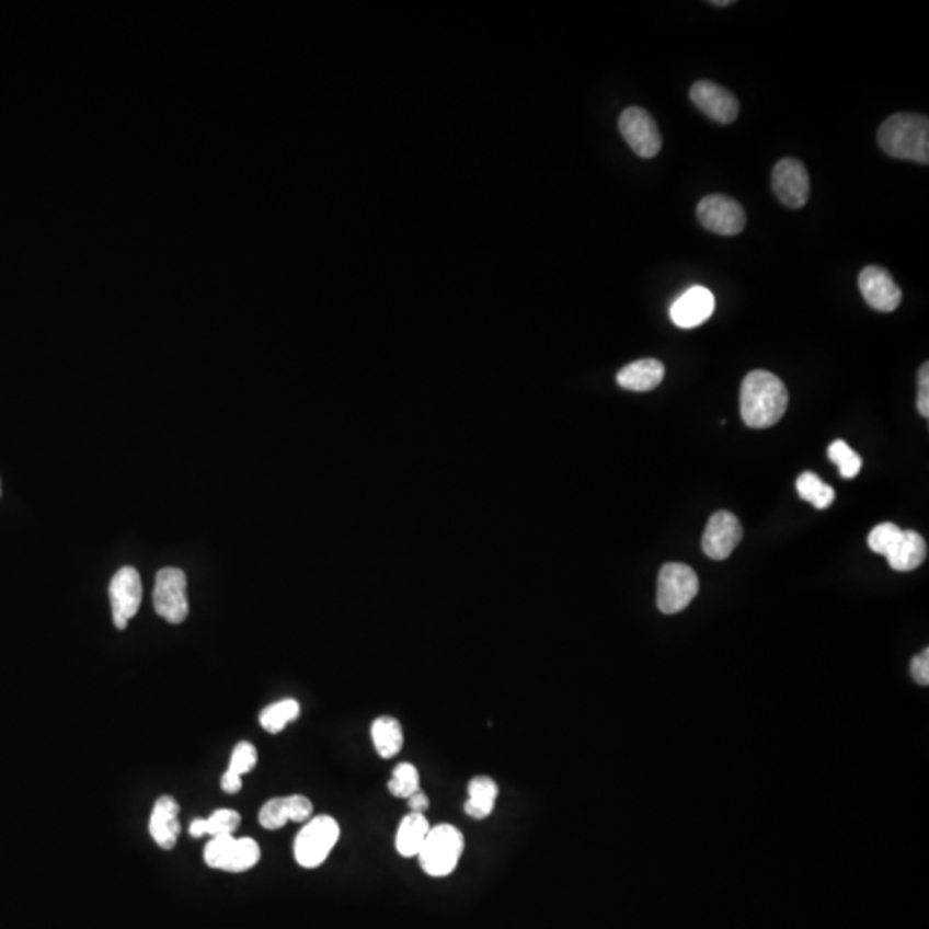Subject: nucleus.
Segmentation results:
<instances>
[{
	"label": "nucleus",
	"mask_w": 929,
	"mask_h": 929,
	"mask_svg": "<svg viewBox=\"0 0 929 929\" xmlns=\"http://www.w3.org/2000/svg\"><path fill=\"white\" fill-rule=\"evenodd\" d=\"M789 406V393L780 377L768 370H753L741 388V417L753 429H768L781 421Z\"/></svg>",
	"instance_id": "obj_1"
},
{
	"label": "nucleus",
	"mask_w": 929,
	"mask_h": 929,
	"mask_svg": "<svg viewBox=\"0 0 929 929\" xmlns=\"http://www.w3.org/2000/svg\"><path fill=\"white\" fill-rule=\"evenodd\" d=\"M883 152L901 161L929 164V121L919 114H894L878 131Z\"/></svg>",
	"instance_id": "obj_2"
},
{
	"label": "nucleus",
	"mask_w": 929,
	"mask_h": 929,
	"mask_svg": "<svg viewBox=\"0 0 929 929\" xmlns=\"http://www.w3.org/2000/svg\"><path fill=\"white\" fill-rule=\"evenodd\" d=\"M463 850V834L455 826L445 823V825L431 828L417 858L425 874L433 878H445L457 870Z\"/></svg>",
	"instance_id": "obj_3"
},
{
	"label": "nucleus",
	"mask_w": 929,
	"mask_h": 929,
	"mask_svg": "<svg viewBox=\"0 0 929 929\" xmlns=\"http://www.w3.org/2000/svg\"><path fill=\"white\" fill-rule=\"evenodd\" d=\"M340 825L331 816L310 819L295 838V859L305 870L319 868L340 840Z\"/></svg>",
	"instance_id": "obj_4"
},
{
	"label": "nucleus",
	"mask_w": 929,
	"mask_h": 929,
	"mask_svg": "<svg viewBox=\"0 0 929 929\" xmlns=\"http://www.w3.org/2000/svg\"><path fill=\"white\" fill-rule=\"evenodd\" d=\"M261 846L253 838L216 837L205 846L204 861L213 870L244 873L261 861Z\"/></svg>",
	"instance_id": "obj_5"
},
{
	"label": "nucleus",
	"mask_w": 929,
	"mask_h": 929,
	"mask_svg": "<svg viewBox=\"0 0 929 929\" xmlns=\"http://www.w3.org/2000/svg\"><path fill=\"white\" fill-rule=\"evenodd\" d=\"M699 593L697 573L684 563H666L657 577L656 603L665 615L680 613Z\"/></svg>",
	"instance_id": "obj_6"
},
{
	"label": "nucleus",
	"mask_w": 929,
	"mask_h": 929,
	"mask_svg": "<svg viewBox=\"0 0 929 929\" xmlns=\"http://www.w3.org/2000/svg\"><path fill=\"white\" fill-rule=\"evenodd\" d=\"M188 581L180 569H162L157 573L153 589V608L157 615L173 626H180L188 617Z\"/></svg>",
	"instance_id": "obj_7"
},
{
	"label": "nucleus",
	"mask_w": 929,
	"mask_h": 929,
	"mask_svg": "<svg viewBox=\"0 0 929 929\" xmlns=\"http://www.w3.org/2000/svg\"><path fill=\"white\" fill-rule=\"evenodd\" d=\"M618 128L630 149L642 159H653L662 150V133L656 121L644 108H626L618 121Z\"/></svg>",
	"instance_id": "obj_8"
},
{
	"label": "nucleus",
	"mask_w": 929,
	"mask_h": 929,
	"mask_svg": "<svg viewBox=\"0 0 929 929\" xmlns=\"http://www.w3.org/2000/svg\"><path fill=\"white\" fill-rule=\"evenodd\" d=\"M697 219L702 228L721 237H735L745 228L744 207L725 195H709L697 205Z\"/></svg>",
	"instance_id": "obj_9"
},
{
	"label": "nucleus",
	"mask_w": 929,
	"mask_h": 929,
	"mask_svg": "<svg viewBox=\"0 0 929 929\" xmlns=\"http://www.w3.org/2000/svg\"><path fill=\"white\" fill-rule=\"evenodd\" d=\"M771 185L778 200L790 209H801L810 200V173L799 159H781L775 165Z\"/></svg>",
	"instance_id": "obj_10"
},
{
	"label": "nucleus",
	"mask_w": 929,
	"mask_h": 929,
	"mask_svg": "<svg viewBox=\"0 0 929 929\" xmlns=\"http://www.w3.org/2000/svg\"><path fill=\"white\" fill-rule=\"evenodd\" d=\"M144 587H141L140 573L133 566H125L114 575L108 585V597L113 606L114 626L116 629L125 630L129 620L135 618L141 605Z\"/></svg>",
	"instance_id": "obj_11"
},
{
	"label": "nucleus",
	"mask_w": 929,
	"mask_h": 929,
	"mask_svg": "<svg viewBox=\"0 0 929 929\" xmlns=\"http://www.w3.org/2000/svg\"><path fill=\"white\" fill-rule=\"evenodd\" d=\"M690 101L709 119L716 121L720 125H732L733 121L738 117V111H741L737 96L720 84L713 83V81H697V83H693L692 89H690Z\"/></svg>",
	"instance_id": "obj_12"
},
{
	"label": "nucleus",
	"mask_w": 929,
	"mask_h": 929,
	"mask_svg": "<svg viewBox=\"0 0 929 929\" xmlns=\"http://www.w3.org/2000/svg\"><path fill=\"white\" fill-rule=\"evenodd\" d=\"M859 289L871 309L878 312H894L902 301V291L886 268L870 265L859 274Z\"/></svg>",
	"instance_id": "obj_13"
},
{
	"label": "nucleus",
	"mask_w": 929,
	"mask_h": 929,
	"mask_svg": "<svg viewBox=\"0 0 929 929\" xmlns=\"http://www.w3.org/2000/svg\"><path fill=\"white\" fill-rule=\"evenodd\" d=\"M744 529L738 518L733 513L718 512L709 518L702 536V549L711 560H726L741 544Z\"/></svg>",
	"instance_id": "obj_14"
},
{
	"label": "nucleus",
	"mask_w": 929,
	"mask_h": 929,
	"mask_svg": "<svg viewBox=\"0 0 929 929\" xmlns=\"http://www.w3.org/2000/svg\"><path fill=\"white\" fill-rule=\"evenodd\" d=\"M714 312L713 293L704 286L687 289L669 310L672 321L681 329H693L704 324Z\"/></svg>",
	"instance_id": "obj_15"
},
{
	"label": "nucleus",
	"mask_w": 929,
	"mask_h": 929,
	"mask_svg": "<svg viewBox=\"0 0 929 929\" xmlns=\"http://www.w3.org/2000/svg\"><path fill=\"white\" fill-rule=\"evenodd\" d=\"M180 804L171 795L157 799L150 814L149 831L157 846L164 850H173L181 834Z\"/></svg>",
	"instance_id": "obj_16"
},
{
	"label": "nucleus",
	"mask_w": 929,
	"mask_h": 929,
	"mask_svg": "<svg viewBox=\"0 0 929 929\" xmlns=\"http://www.w3.org/2000/svg\"><path fill=\"white\" fill-rule=\"evenodd\" d=\"M926 554L928 546L922 536L914 530H902L885 557L888 565L897 572H913L925 563Z\"/></svg>",
	"instance_id": "obj_17"
},
{
	"label": "nucleus",
	"mask_w": 929,
	"mask_h": 929,
	"mask_svg": "<svg viewBox=\"0 0 929 929\" xmlns=\"http://www.w3.org/2000/svg\"><path fill=\"white\" fill-rule=\"evenodd\" d=\"M665 379V365L654 358L632 362L618 372L617 382L627 391L645 393L653 391Z\"/></svg>",
	"instance_id": "obj_18"
},
{
	"label": "nucleus",
	"mask_w": 929,
	"mask_h": 929,
	"mask_svg": "<svg viewBox=\"0 0 929 929\" xmlns=\"http://www.w3.org/2000/svg\"><path fill=\"white\" fill-rule=\"evenodd\" d=\"M429 819L425 814L410 813L401 819L397 834V850L403 858H417L429 835Z\"/></svg>",
	"instance_id": "obj_19"
},
{
	"label": "nucleus",
	"mask_w": 929,
	"mask_h": 929,
	"mask_svg": "<svg viewBox=\"0 0 929 929\" xmlns=\"http://www.w3.org/2000/svg\"><path fill=\"white\" fill-rule=\"evenodd\" d=\"M370 735H372L376 753L382 759H391V757L398 756L403 749V744H405L403 726L393 716H379L374 720Z\"/></svg>",
	"instance_id": "obj_20"
},
{
	"label": "nucleus",
	"mask_w": 929,
	"mask_h": 929,
	"mask_svg": "<svg viewBox=\"0 0 929 929\" xmlns=\"http://www.w3.org/2000/svg\"><path fill=\"white\" fill-rule=\"evenodd\" d=\"M497 795H500V789H497V783L493 778H472L469 783V801L464 804V813L473 819H485L493 814Z\"/></svg>",
	"instance_id": "obj_21"
},
{
	"label": "nucleus",
	"mask_w": 929,
	"mask_h": 929,
	"mask_svg": "<svg viewBox=\"0 0 929 929\" xmlns=\"http://www.w3.org/2000/svg\"><path fill=\"white\" fill-rule=\"evenodd\" d=\"M241 816L234 810H217L213 816L198 817V819H193L192 825H190V835L193 838H200L204 835H210V837H225V835H232L237 831L238 826H240Z\"/></svg>",
	"instance_id": "obj_22"
},
{
	"label": "nucleus",
	"mask_w": 929,
	"mask_h": 929,
	"mask_svg": "<svg viewBox=\"0 0 929 929\" xmlns=\"http://www.w3.org/2000/svg\"><path fill=\"white\" fill-rule=\"evenodd\" d=\"M300 711L301 708L298 701H295V699H283V701L267 706L262 711L261 716H259V721H261L262 729L265 732L276 735V733L283 732L289 723L297 721L300 718Z\"/></svg>",
	"instance_id": "obj_23"
},
{
	"label": "nucleus",
	"mask_w": 929,
	"mask_h": 929,
	"mask_svg": "<svg viewBox=\"0 0 929 929\" xmlns=\"http://www.w3.org/2000/svg\"><path fill=\"white\" fill-rule=\"evenodd\" d=\"M798 493L802 500L807 501L814 508L826 509L835 501V491L813 472H804L798 479Z\"/></svg>",
	"instance_id": "obj_24"
},
{
	"label": "nucleus",
	"mask_w": 929,
	"mask_h": 929,
	"mask_svg": "<svg viewBox=\"0 0 929 929\" xmlns=\"http://www.w3.org/2000/svg\"><path fill=\"white\" fill-rule=\"evenodd\" d=\"M388 789L393 798L409 799L410 795L421 790L418 769L410 762H400L393 769V777L389 780Z\"/></svg>",
	"instance_id": "obj_25"
},
{
	"label": "nucleus",
	"mask_w": 929,
	"mask_h": 929,
	"mask_svg": "<svg viewBox=\"0 0 929 929\" xmlns=\"http://www.w3.org/2000/svg\"><path fill=\"white\" fill-rule=\"evenodd\" d=\"M829 460L837 464L844 479H853L862 469V460L846 441L831 443L828 448Z\"/></svg>",
	"instance_id": "obj_26"
},
{
	"label": "nucleus",
	"mask_w": 929,
	"mask_h": 929,
	"mask_svg": "<svg viewBox=\"0 0 929 929\" xmlns=\"http://www.w3.org/2000/svg\"><path fill=\"white\" fill-rule=\"evenodd\" d=\"M289 819L288 798H276L265 802L259 813V823L265 829H280Z\"/></svg>",
	"instance_id": "obj_27"
},
{
	"label": "nucleus",
	"mask_w": 929,
	"mask_h": 929,
	"mask_svg": "<svg viewBox=\"0 0 929 929\" xmlns=\"http://www.w3.org/2000/svg\"><path fill=\"white\" fill-rule=\"evenodd\" d=\"M256 761H259V753H256L255 745L250 744V742H240L232 750L228 771L243 778V775L250 773L255 768Z\"/></svg>",
	"instance_id": "obj_28"
},
{
	"label": "nucleus",
	"mask_w": 929,
	"mask_h": 929,
	"mask_svg": "<svg viewBox=\"0 0 929 929\" xmlns=\"http://www.w3.org/2000/svg\"><path fill=\"white\" fill-rule=\"evenodd\" d=\"M901 532V527L895 524H890V521L878 525V527H874V529L871 530L870 537H868V546H870L871 551H874V553L883 554V557H885Z\"/></svg>",
	"instance_id": "obj_29"
},
{
	"label": "nucleus",
	"mask_w": 929,
	"mask_h": 929,
	"mask_svg": "<svg viewBox=\"0 0 929 929\" xmlns=\"http://www.w3.org/2000/svg\"><path fill=\"white\" fill-rule=\"evenodd\" d=\"M289 819L293 823H307L312 816L313 804L305 795H289Z\"/></svg>",
	"instance_id": "obj_30"
},
{
	"label": "nucleus",
	"mask_w": 929,
	"mask_h": 929,
	"mask_svg": "<svg viewBox=\"0 0 929 929\" xmlns=\"http://www.w3.org/2000/svg\"><path fill=\"white\" fill-rule=\"evenodd\" d=\"M919 391H918V410L922 417H929V367L928 364L922 365L919 369Z\"/></svg>",
	"instance_id": "obj_31"
},
{
	"label": "nucleus",
	"mask_w": 929,
	"mask_h": 929,
	"mask_svg": "<svg viewBox=\"0 0 929 929\" xmlns=\"http://www.w3.org/2000/svg\"><path fill=\"white\" fill-rule=\"evenodd\" d=\"M910 674L914 680L918 681L919 686L926 687L929 684V650L922 651L921 654L914 657L910 665Z\"/></svg>",
	"instance_id": "obj_32"
},
{
	"label": "nucleus",
	"mask_w": 929,
	"mask_h": 929,
	"mask_svg": "<svg viewBox=\"0 0 929 929\" xmlns=\"http://www.w3.org/2000/svg\"><path fill=\"white\" fill-rule=\"evenodd\" d=\"M406 801H409V807L412 810V813L424 814L425 811L429 810V798L422 790L410 795Z\"/></svg>",
	"instance_id": "obj_33"
},
{
	"label": "nucleus",
	"mask_w": 929,
	"mask_h": 929,
	"mask_svg": "<svg viewBox=\"0 0 929 929\" xmlns=\"http://www.w3.org/2000/svg\"><path fill=\"white\" fill-rule=\"evenodd\" d=\"M221 789L225 790L226 793H229V795H234V793H238L241 789H243V781H241V778L237 777V775L226 771L221 778Z\"/></svg>",
	"instance_id": "obj_34"
},
{
	"label": "nucleus",
	"mask_w": 929,
	"mask_h": 929,
	"mask_svg": "<svg viewBox=\"0 0 929 929\" xmlns=\"http://www.w3.org/2000/svg\"><path fill=\"white\" fill-rule=\"evenodd\" d=\"M709 4L716 5V8H725V5H732L733 0H711Z\"/></svg>",
	"instance_id": "obj_35"
},
{
	"label": "nucleus",
	"mask_w": 929,
	"mask_h": 929,
	"mask_svg": "<svg viewBox=\"0 0 929 929\" xmlns=\"http://www.w3.org/2000/svg\"><path fill=\"white\" fill-rule=\"evenodd\" d=\"M0 494H2V485H0Z\"/></svg>",
	"instance_id": "obj_36"
}]
</instances>
